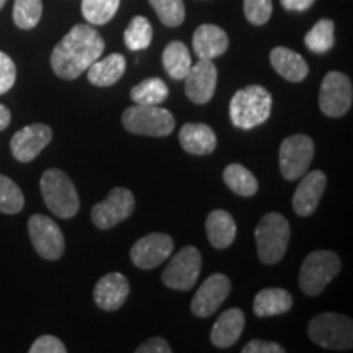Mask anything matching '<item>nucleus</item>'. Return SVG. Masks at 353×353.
Masks as SVG:
<instances>
[{
    "instance_id": "22",
    "label": "nucleus",
    "mask_w": 353,
    "mask_h": 353,
    "mask_svg": "<svg viewBox=\"0 0 353 353\" xmlns=\"http://www.w3.org/2000/svg\"><path fill=\"white\" fill-rule=\"evenodd\" d=\"M270 63L273 69L290 82H301L309 74L306 59L299 52H294L293 50H288V48L278 46L275 50H272Z\"/></svg>"
},
{
    "instance_id": "32",
    "label": "nucleus",
    "mask_w": 353,
    "mask_h": 353,
    "mask_svg": "<svg viewBox=\"0 0 353 353\" xmlns=\"http://www.w3.org/2000/svg\"><path fill=\"white\" fill-rule=\"evenodd\" d=\"M43 15V0H15L13 23L20 30H33Z\"/></svg>"
},
{
    "instance_id": "8",
    "label": "nucleus",
    "mask_w": 353,
    "mask_h": 353,
    "mask_svg": "<svg viewBox=\"0 0 353 353\" xmlns=\"http://www.w3.org/2000/svg\"><path fill=\"white\" fill-rule=\"evenodd\" d=\"M352 101L353 85L350 77L339 70L325 74L319 92L321 112L329 118H341L352 108Z\"/></svg>"
},
{
    "instance_id": "33",
    "label": "nucleus",
    "mask_w": 353,
    "mask_h": 353,
    "mask_svg": "<svg viewBox=\"0 0 353 353\" xmlns=\"http://www.w3.org/2000/svg\"><path fill=\"white\" fill-rule=\"evenodd\" d=\"M25 198L19 185L6 175H0V213L17 214L23 210Z\"/></svg>"
},
{
    "instance_id": "1",
    "label": "nucleus",
    "mask_w": 353,
    "mask_h": 353,
    "mask_svg": "<svg viewBox=\"0 0 353 353\" xmlns=\"http://www.w3.org/2000/svg\"><path fill=\"white\" fill-rule=\"evenodd\" d=\"M105 41L94 26L76 25L51 52V68L57 77L74 81L100 59Z\"/></svg>"
},
{
    "instance_id": "42",
    "label": "nucleus",
    "mask_w": 353,
    "mask_h": 353,
    "mask_svg": "<svg viewBox=\"0 0 353 353\" xmlns=\"http://www.w3.org/2000/svg\"><path fill=\"white\" fill-rule=\"evenodd\" d=\"M6 3H7V0H0V10H2V8H3V6H6Z\"/></svg>"
},
{
    "instance_id": "31",
    "label": "nucleus",
    "mask_w": 353,
    "mask_h": 353,
    "mask_svg": "<svg viewBox=\"0 0 353 353\" xmlns=\"http://www.w3.org/2000/svg\"><path fill=\"white\" fill-rule=\"evenodd\" d=\"M121 0H82V15L90 25H105L117 15Z\"/></svg>"
},
{
    "instance_id": "38",
    "label": "nucleus",
    "mask_w": 353,
    "mask_h": 353,
    "mask_svg": "<svg viewBox=\"0 0 353 353\" xmlns=\"http://www.w3.org/2000/svg\"><path fill=\"white\" fill-rule=\"evenodd\" d=\"M242 353H285V348L276 342H267L255 339L245 343V347L242 348Z\"/></svg>"
},
{
    "instance_id": "20",
    "label": "nucleus",
    "mask_w": 353,
    "mask_h": 353,
    "mask_svg": "<svg viewBox=\"0 0 353 353\" xmlns=\"http://www.w3.org/2000/svg\"><path fill=\"white\" fill-rule=\"evenodd\" d=\"M245 325V316L241 309L232 307L224 311L211 329V343L218 348L232 347L239 341Z\"/></svg>"
},
{
    "instance_id": "19",
    "label": "nucleus",
    "mask_w": 353,
    "mask_h": 353,
    "mask_svg": "<svg viewBox=\"0 0 353 353\" xmlns=\"http://www.w3.org/2000/svg\"><path fill=\"white\" fill-rule=\"evenodd\" d=\"M228 48V34L218 25H200L193 33V51L200 59H214L223 56Z\"/></svg>"
},
{
    "instance_id": "12",
    "label": "nucleus",
    "mask_w": 353,
    "mask_h": 353,
    "mask_svg": "<svg viewBox=\"0 0 353 353\" xmlns=\"http://www.w3.org/2000/svg\"><path fill=\"white\" fill-rule=\"evenodd\" d=\"M28 232L38 255L46 260H57L63 257L65 249L64 236L51 218L43 214H33L28 221Z\"/></svg>"
},
{
    "instance_id": "25",
    "label": "nucleus",
    "mask_w": 353,
    "mask_h": 353,
    "mask_svg": "<svg viewBox=\"0 0 353 353\" xmlns=\"http://www.w3.org/2000/svg\"><path fill=\"white\" fill-rule=\"evenodd\" d=\"M291 307H293V298L283 288H265L254 299V312L259 317L285 314Z\"/></svg>"
},
{
    "instance_id": "41",
    "label": "nucleus",
    "mask_w": 353,
    "mask_h": 353,
    "mask_svg": "<svg viewBox=\"0 0 353 353\" xmlns=\"http://www.w3.org/2000/svg\"><path fill=\"white\" fill-rule=\"evenodd\" d=\"M10 120H12V114L8 112V108L6 105L0 103V131L7 130V126L10 125Z\"/></svg>"
},
{
    "instance_id": "10",
    "label": "nucleus",
    "mask_w": 353,
    "mask_h": 353,
    "mask_svg": "<svg viewBox=\"0 0 353 353\" xmlns=\"http://www.w3.org/2000/svg\"><path fill=\"white\" fill-rule=\"evenodd\" d=\"M314 157V143L306 134L288 136L280 145V172L286 180H298L306 174Z\"/></svg>"
},
{
    "instance_id": "35",
    "label": "nucleus",
    "mask_w": 353,
    "mask_h": 353,
    "mask_svg": "<svg viewBox=\"0 0 353 353\" xmlns=\"http://www.w3.org/2000/svg\"><path fill=\"white\" fill-rule=\"evenodd\" d=\"M273 12L272 0H244V13L249 23L262 26L270 20Z\"/></svg>"
},
{
    "instance_id": "26",
    "label": "nucleus",
    "mask_w": 353,
    "mask_h": 353,
    "mask_svg": "<svg viewBox=\"0 0 353 353\" xmlns=\"http://www.w3.org/2000/svg\"><path fill=\"white\" fill-rule=\"evenodd\" d=\"M162 64L167 74L175 81H183L192 68V57H190L188 48L182 41H172L165 46L162 52Z\"/></svg>"
},
{
    "instance_id": "36",
    "label": "nucleus",
    "mask_w": 353,
    "mask_h": 353,
    "mask_svg": "<svg viewBox=\"0 0 353 353\" xmlns=\"http://www.w3.org/2000/svg\"><path fill=\"white\" fill-rule=\"evenodd\" d=\"M17 81V65L10 56L0 51V95L7 94Z\"/></svg>"
},
{
    "instance_id": "15",
    "label": "nucleus",
    "mask_w": 353,
    "mask_h": 353,
    "mask_svg": "<svg viewBox=\"0 0 353 353\" xmlns=\"http://www.w3.org/2000/svg\"><path fill=\"white\" fill-rule=\"evenodd\" d=\"M52 130L50 126L41 125V123H34L21 128L13 134L10 141V149L13 157L19 162H32L37 159L44 148L51 143Z\"/></svg>"
},
{
    "instance_id": "21",
    "label": "nucleus",
    "mask_w": 353,
    "mask_h": 353,
    "mask_svg": "<svg viewBox=\"0 0 353 353\" xmlns=\"http://www.w3.org/2000/svg\"><path fill=\"white\" fill-rule=\"evenodd\" d=\"M180 144L183 151L193 156H206L211 154L218 145V138L208 125L203 123H187L179 132Z\"/></svg>"
},
{
    "instance_id": "16",
    "label": "nucleus",
    "mask_w": 353,
    "mask_h": 353,
    "mask_svg": "<svg viewBox=\"0 0 353 353\" xmlns=\"http://www.w3.org/2000/svg\"><path fill=\"white\" fill-rule=\"evenodd\" d=\"M231 291V281L223 273H214L203 281L192 301V312L198 317H210L224 303Z\"/></svg>"
},
{
    "instance_id": "9",
    "label": "nucleus",
    "mask_w": 353,
    "mask_h": 353,
    "mask_svg": "<svg viewBox=\"0 0 353 353\" xmlns=\"http://www.w3.org/2000/svg\"><path fill=\"white\" fill-rule=\"evenodd\" d=\"M201 272V254L196 247L187 245L174 255L162 273V281L167 288L176 291L192 290Z\"/></svg>"
},
{
    "instance_id": "6",
    "label": "nucleus",
    "mask_w": 353,
    "mask_h": 353,
    "mask_svg": "<svg viewBox=\"0 0 353 353\" xmlns=\"http://www.w3.org/2000/svg\"><path fill=\"white\" fill-rule=\"evenodd\" d=\"M123 126L131 134L164 138L175 128V118L169 110L159 105H136L125 110L121 117Z\"/></svg>"
},
{
    "instance_id": "40",
    "label": "nucleus",
    "mask_w": 353,
    "mask_h": 353,
    "mask_svg": "<svg viewBox=\"0 0 353 353\" xmlns=\"http://www.w3.org/2000/svg\"><path fill=\"white\" fill-rule=\"evenodd\" d=\"M280 2L290 12H306L314 6L316 0H280Z\"/></svg>"
},
{
    "instance_id": "17",
    "label": "nucleus",
    "mask_w": 353,
    "mask_h": 353,
    "mask_svg": "<svg viewBox=\"0 0 353 353\" xmlns=\"http://www.w3.org/2000/svg\"><path fill=\"white\" fill-rule=\"evenodd\" d=\"M325 185H327V176L324 172L312 170L309 174L306 172L293 195L294 213L303 216V218H307L314 213L325 190Z\"/></svg>"
},
{
    "instance_id": "23",
    "label": "nucleus",
    "mask_w": 353,
    "mask_h": 353,
    "mask_svg": "<svg viewBox=\"0 0 353 353\" xmlns=\"http://www.w3.org/2000/svg\"><path fill=\"white\" fill-rule=\"evenodd\" d=\"M126 70V59L120 52H113L103 59H97L87 69L88 82L97 87L114 85Z\"/></svg>"
},
{
    "instance_id": "30",
    "label": "nucleus",
    "mask_w": 353,
    "mask_h": 353,
    "mask_svg": "<svg viewBox=\"0 0 353 353\" xmlns=\"http://www.w3.org/2000/svg\"><path fill=\"white\" fill-rule=\"evenodd\" d=\"M125 44L130 51L145 50L152 41V25L145 17L138 15L125 30Z\"/></svg>"
},
{
    "instance_id": "29",
    "label": "nucleus",
    "mask_w": 353,
    "mask_h": 353,
    "mask_svg": "<svg viewBox=\"0 0 353 353\" xmlns=\"http://www.w3.org/2000/svg\"><path fill=\"white\" fill-rule=\"evenodd\" d=\"M307 50L316 52V54H325L334 48L335 43V25L332 20L322 19L309 30L304 37Z\"/></svg>"
},
{
    "instance_id": "14",
    "label": "nucleus",
    "mask_w": 353,
    "mask_h": 353,
    "mask_svg": "<svg viewBox=\"0 0 353 353\" xmlns=\"http://www.w3.org/2000/svg\"><path fill=\"white\" fill-rule=\"evenodd\" d=\"M185 95L196 105H205L213 99L218 83V69L211 59H200L192 64L185 76Z\"/></svg>"
},
{
    "instance_id": "28",
    "label": "nucleus",
    "mask_w": 353,
    "mask_h": 353,
    "mask_svg": "<svg viewBox=\"0 0 353 353\" xmlns=\"http://www.w3.org/2000/svg\"><path fill=\"white\" fill-rule=\"evenodd\" d=\"M130 95L136 105H161L169 97V87L162 79L151 77L132 87Z\"/></svg>"
},
{
    "instance_id": "34",
    "label": "nucleus",
    "mask_w": 353,
    "mask_h": 353,
    "mask_svg": "<svg viewBox=\"0 0 353 353\" xmlns=\"http://www.w3.org/2000/svg\"><path fill=\"white\" fill-rule=\"evenodd\" d=\"M159 20L169 28L180 26L185 20V3L183 0H149Z\"/></svg>"
},
{
    "instance_id": "18",
    "label": "nucleus",
    "mask_w": 353,
    "mask_h": 353,
    "mask_svg": "<svg viewBox=\"0 0 353 353\" xmlns=\"http://www.w3.org/2000/svg\"><path fill=\"white\" fill-rule=\"evenodd\" d=\"M130 283L121 273L113 272L100 278L94 288V301L103 311H117L126 303Z\"/></svg>"
},
{
    "instance_id": "2",
    "label": "nucleus",
    "mask_w": 353,
    "mask_h": 353,
    "mask_svg": "<svg viewBox=\"0 0 353 353\" xmlns=\"http://www.w3.org/2000/svg\"><path fill=\"white\" fill-rule=\"evenodd\" d=\"M272 113V95L262 85H249L234 94L229 114L231 121L241 130H252L263 125Z\"/></svg>"
},
{
    "instance_id": "3",
    "label": "nucleus",
    "mask_w": 353,
    "mask_h": 353,
    "mask_svg": "<svg viewBox=\"0 0 353 353\" xmlns=\"http://www.w3.org/2000/svg\"><path fill=\"white\" fill-rule=\"evenodd\" d=\"M43 200L51 213L63 219L74 218L81 208L79 193L68 174L59 169L46 170L39 180Z\"/></svg>"
},
{
    "instance_id": "24",
    "label": "nucleus",
    "mask_w": 353,
    "mask_h": 353,
    "mask_svg": "<svg viewBox=\"0 0 353 353\" xmlns=\"http://www.w3.org/2000/svg\"><path fill=\"white\" fill-rule=\"evenodd\" d=\"M236 221L228 211L214 210L206 218V236L216 249H226L236 239Z\"/></svg>"
},
{
    "instance_id": "5",
    "label": "nucleus",
    "mask_w": 353,
    "mask_h": 353,
    "mask_svg": "<svg viewBox=\"0 0 353 353\" xmlns=\"http://www.w3.org/2000/svg\"><path fill=\"white\" fill-rule=\"evenodd\" d=\"M290 223L280 213L265 214L255 229L259 257L263 263H278L285 257L290 242Z\"/></svg>"
},
{
    "instance_id": "27",
    "label": "nucleus",
    "mask_w": 353,
    "mask_h": 353,
    "mask_svg": "<svg viewBox=\"0 0 353 353\" xmlns=\"http://www.w3.org/2000/svg\"><path fill=\"white\" fill-rule=\"evenodd\" d=\"M224 183L239 196H252L257 193L259 182L252 172L241 164H229L223 172Z\"/></svg>"
},
{
    "instance_id": "11",
    "label": "nucleus",
    "mask_w": 353,
    "mask_h": 353,
    "mask_svg": "<svg viewBox=\"0 0 353 353\" xmlns=\"http://www.w3.org/2000/svg\"><path fill=\"white\" fill-rule=\"evenodd\" d=\"M136 208L134 195L128 188H113L103 201L92 208V221L99 229H112L132 214Z\"/></svg>"
},
{
    "instance_id": "37",
    "label": "nucleus",
    "mask_w": 353,
    "mask_h": 353,
    "mask_svg": "<svg viewBox=\"0 0 353 353\" xmlns=\"http://www.w3.org/2000/svg\"><path fill=\"white\" fill-rule=\"evenodd\" d=\"M68 348L64 347V343L54 335H41L37 341L33 342V345L30 347V353H65Z\"/></svg>"
},
{
    "instance_id": "39",
    "label": "nucleus",
    "mask_w": 353,
    "mask_h": 353,
    "mask_svg": "<svg viewBox=\"0 0 353 353\" xmlns=\"http://www.w3.org/2000/svg\"><path fill=\"white\" fill-rule=\"evenodd\" d=\"M138 353H170L172 348L169 342L162 337H152L149 341L141 343V345L136 348Z\"/></svg>"
},
{
    "instance_id": "7",
    "label": "nucleus",
    "mask_w": 353,
    "mask_h": 353,
    "mask_svg": "<svg viewBox=\"0 0 353 353\" xmlns=\"http://www.w3.org/2000/svg\"><path fill=\"white\" fill-rule=\"evenodd\" d=\"M342 262L330 250H314L304 259L299 270V288L307 296H317L339 275Z\"/></svg>"
},
{
    "instance_id": "13",
    "label": "nucleus",
    "mask_w": 353,
    "mask_h": 353,
    "mask_svg": "<svg viewBox=\"0 0 353 353\" xmlns=\"http://www.w3.org/2000/svg\"><path fill=\"white\" fill-rule=\"evenodd\" d=\"M174 252V239L169 234L152 232L132 245L131 260L132 263L143 270H151L167 260Z\"/></svg>"
},
{
    "instance_id": "4",
    "label": "nucleus",
    "mask_w": 353,
    "mask_h": 353,
    "mask_svg": "<svg viewBox=\"0 0 353 353\" xmlns=\"http://www.w3.org/2000/svg\"><path fill=\"white\" fill-rule=\"evenodd\" d=\"M309 339L327 350L345 352L353 343V322L339 312H322L312 317L307 325Z\"/></svg>"
}]
</instances>
